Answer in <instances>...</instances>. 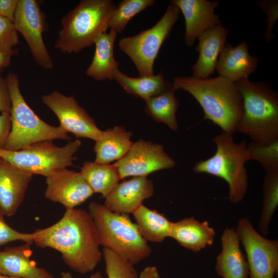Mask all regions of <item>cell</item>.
I'll use <instances>...</instances> for the list:
<instances>
[{
  "label": "cell",
  "instance_id": "1",
  "mask_svg": "<svg viewBox=\"0 0 278 278\" xmlns=\"http://www.w3.org/2000/svg\"><path fill=\"white\" fill-rule=\"evenodd\" d=\"M32 234L37 247L57 250L64 263L79 274L93 271L101 259L95 223L89 212L83 209H67L58 222Z\"/></svg>",
  "mask_w": 278,
  "mask_h": 278
},
{
  "label": "cell",
  "instance_id": "2",
  "mask_svg": "<svg viewBox=\"0 0 278 278\" xmlns=\"http://www.w3.org/2000/svg\"><path fill=\"white\" fill-rule=\"evenodd\" d=\"M172 86L190 93L202 107L204 119L218 126L223 132L232 134L243 112V99L235 82L220 76L199 78L177 76Z\"/></svg>",
  "mask_w": 278,
  "mask_h": 278
},
{
  "label": "cell",
  "instance_id": "3",
  "mask_svg": "<svg viewBox=\"0 0 278 278\" xmlns=\"http://www.w3.org/2000/svg\"><path fill=\"white\" fill-rule=\"evenodd\" d=\"M243 99L237 131L259 145L278 140V94L268 84L248 77L235 82Z\"/></svg>",
  "mask_w": 278,
  "mask_h": 278
},
{
  "label": "cell",
  "instance_id": "4",
  "mask_svg": "<svg viewBox=\"0 0 278 278\" xmlns=\"http://www.w3.org/2000/svg\"><path fill=\"white\" fill-rule=\"evenodd\" d=\"M111 0H81L62 19L54 48L71 54L94 44L106 32L116 8Z\"/></svg>",
  "mask_w": 278,
  "mask_h": 278
},
{
  "label": "cell",
  "instance_id": "5",
  "mask_svg": "<svg viewBox=\"0 0 278 278\" xmlns=\"http://www.w3.org/2000/svg\"><path fill=\"white\" fill-rule=\"evenodd\" d=\"M88 208L103 248L134 265L150 255L152 251L150 246L141 235L129 215L112 212L95 201L90 203Z\"/></svg>",
  "mask_w": 278,
  "mask_h": 278
},
{
  "label": "cell",
  "instance_id": "6",
  "mask_svg": "<svg viewBox=\"0 0 278 278\" xmlns=\"http://www.w3.org/2000/svg\"><path fill=\"white\" fill-rule=\"evenodd\" d=\"M213 141L216 145L215 154L196 163L193 169L225 180L229 187V201L237 204L243 200L248 189V175L245 167L249 161L247 144L245 141L235 143L232 134L223 132L216 135Z\"/></svg>",
  "mask_w": 278,
  "mask_h": 278
},
{
  "label": "cell",
  "instance_id": "7",
  "mask_svg": "<svg viewBox=\"0 0 278 278\" xmlns=\"http://www.w3.org/2000/svg\"><path fill=\"white\" fill-rule=\"evenodd\" d=\"M6 78L11 99V130L4 149L17 151L37 142L56 139L70 141L67 133L42 120L29 107L20 91L15 73L9 72Z\"/></svg>",
  "mask_w": 278,
  "mask_h": 278
},
{
  "label": "cell",
  "instance_id": "8",
  "mask_svg": "<svg viewBox=\"0 0 278 278\" xmlns=\"http://www.w3.org/2000/svg\"><path fill=\"white\" fill-rule=\"evenodd\" d=\"M81 144L79 140L69 141L63 147L54 145L51 141H42L17 151L0 149V158L24 172L47 177L60 169L73 165L77 159L73 155Z\"/></svg>",
  "mask_w": 278,
  "mask_h": 278
},
{
  "label": "cell",
  "instance_id": "9",
  "mask_svg": "<svg viewBox=\"0 0 278 278\" xmlns=\"http://www.w3.org/2000/svg\"><path fill=\"white\" fill-rule=\"evenodd\" d=\"M180 12L177 6L170 4L153 27L119 41V48L133 61L140 76L154 75V61L162 44L177 22Z\"/></svg>",
  "mask_w": 278,
  "mask_h": 278
},
{
  "label": "cell",
  "instance_id": "10",
  "mask_svg": "<svg viewBox=\"0 0 278 278\" xmlns=\"http://www.w3.org/2000/svg\"><path fill=\"white\" fill-rule=\"evenodd\" d=\"M246 253L249 278H274L278 271V241L262 235L247 217L235 229Z\"/></svg>",
  "mask_w": 278,
  "mask_h": 278
},
{
  "label": "cell",
  "instance_id": "11",
  "mask_svg": "<svg viewBox=\"0 0 278 278\" xmlns=\"http://www.w3.org/2000/svg\"><path fill=\"white\" fill-rule=\"evenodd\" d=\"M13 24L28 45L36 63L50 70L54 63L43 38L45 23L43 14L35 0H19Z\"/></svg>",
  "mask_w": 278,
  "mask_h": 278
},
{
  "label": "cell",
  "instance_id": "12",
  "mask_svg": "<svg viewBox=\"0 0 278 278\" xmlns=\"http://www.w3.org/2000/svg\"><path fill=\"white\" fill-rule=\"evenodd\" d=\"M44 104L57 116L59 127L76 138H88L95 142L100 139L102 131L73 96H67L54 91L42 97Z\"/></svg>",
  "mask_w": 278,
  "mask_h": 278
},
{
  "label": "cell",
  "instance_id": "13",
  "mask_svg": "<svg viewBox=\"0 0 278 278\" xmlns=\"http://www.w3.org/2000/svg\"><path fill=\"white\" fill-rule=\"evenodd\" d=\"M114 165L123 179L129 176L147 177L153 172L173 168L176 162L162 145L142 138L133 142L127 154Z\"/></svg>",
  "mask_w": 278,
  "mask_h": 278
},
{
  "label": "cell",
  "instance_id": "14",
  "mask_svg": "<svg viewBox=\"0 0 278 278\" xmlns=\"http://www.w3.org/2000/svg\"><path fill=\"white\" fill-rule=\"evenodd\" d=\"M45 197L65 206L66 210L75 208L84 203L94 193L79 172L60 169L46 179Z\"/></svg>",
  "mask_w": 278,
  "mask_h": 278
},
{
  "label": "cell",
  "instance_id": "15",
  "mask_svg": "<svg viewBox=\"0 0 278 278\" xmlns=\"http://www.w3.org/2000/svg\"><path fill=\"white\" fill-rule=\"evenodd\" d=\"M154 194L151 180L136 176L118 183L105 198L103 205L110 211L129 215L143 205L144 200Z\"/></svg>",
  "mask_w": 278,
  "mask_h": 278
},
{
  "label": "cell",
  "instance_id": "16",
  "mask_svg": "<svg viewBox=\"0 0 278 278\" xmlns=\"http://www.w3.org/2000/svg\"><path fill=\"white\" fill-rule=\"evenodd\" d=\"M171 5L177 6L185 20V44L192 46L197 37L205 30L221 23L215 9L219 2L207 0H172Z\"/></svg>",
  "mask_w": 278,
  "mask_h": 278
},
{
  "label": "cell",
  "instance_id": "17",
  "mask_svg": "<svg viewBox=\"0 0 278 278\" xmlns=\"http://www.w3.org/2000/svg\"><path fill=\"white\" fill-rule=\"evenodd\" d=\"M32 175L0 158V209L4 215L15 214L21 205Z\"/></svg>",
  "mask_w": 278,
  "mask_h": 278
},
{
  "label": "cell",
  "instance_id": "18",
  "mask_svg": "<svg viewBox=\"0 0 278 278\" xmlns=\"http://www.w3.org/2000/svg\"><path fill=\"white\" fill-rule=\"evenodd\" d=\"M228 34V29L219 23L197 37L198 44L196 50L199 53V57L192 67L193 76L206 78L214 74L219 55L226 44Z\"/></svg>",
  "mask_w": 278,
  "mask_h": 278
},
{
  "label": "cell",
  "instance_id": "19",
  "mask_svg": "<svg viewBox=\"0 0 278 278\" xmlns=\"http://www.w3.org/2000/svg\"><path fill=\"white\" fill-rule=\"evenodd\" d=\"M240 240L234 228L227 227L221 237V250L217 255L215 267L222 278H248L249 270Z\"/></svg>",
  "mask_w": 278,
  "mask_h": 278
},
{
  "label": "cell",
  "instance_id": "20",
  "mask_svg": "<svg viewBox=\"0 0 278 278\" xmlns=\"http://www.w3.org/2000/svg\"><path fill=\"white\" fill-rule=\"evenodd\" d=\"M30 245L25 243L0 251V275L16 278H56L30 259Z\"/></svg>",
  "mask_w": 278,
  "mask_h": 278
},
{
  "label": "cell",
  "instance_id": "21",
  "mask_svg": "<svg viewBox=\"0 0 278 278\" xmlns=\"http://www.w3.org/2000/svg\"><path fill=\"white\" fill-rule=\"evenodd\" d=\"M258 63V58L249 54L246 43L236 46L226 43L218 57L216 71L219 76L235 82L253 73Z\"/></svg>",
  "mask_w": 278,
  "mask_h": 278
},
{
  "label": "cell",
  "instance_id": "22",
  "mask_svg": "<svg viewBox=\"0 0 278 278\" xmlns=\"http://www.w3.org/2000/svg\"><path fill=\"white\" fill-rule=\"evenodd\" d=\"M216 232L207 220L202 222L194 216L172 222L169 237L174 239L182 247L198 252L213 244Z\"/></svg>",
  "mask_w": 278,
  "mask_h": 278
},
{
  "label": "cell",
  "instance_id": "23",
  "mask_svg": "<svg viewBox=\"0 0 278 278\" xmlns=\"http://www.w3.org/2000/svg\"><path fill=\"white\" fill-rule=\"evenodd\" d=\"M132 133L123 126H116L102 131L99 140L95 142L94 151L96 153L95 162L109 164L124 157L131 147Z\"/></svg>",
  "mask_w": 278,
  "mask_h": 278
},
{
  "label": "cell",
  "instance_id": "24",
  "mask_svg": "<svg viewBox=\"0 0 278 278\" xmlns=\"http://www.w3.org/2000/svg\"><path fill=\"white\" fill-rule=\"evenodd\" d=\"M117 33L112 30L105 32L96 39L92 61L85 74L96 81L113 80V72L118 68L119 63L114 58V44Z\"/></svg>",
  "mask_w": 278,
  "mask_h": 278
},
{
  "label": "cell",
  "instance_id": "25",
  "mask_svg": "<svg viewBox=\"0 0 278 278\" xmlns=\"http://www.w3.org/2000/svg\"><path fill=\"white\" fill-rule=\"evenodd\" d=\"M113 77L127 93L145 101L159 95L171 83L164 79L162 73L156 75L132 77L115 68L113 72Z\"/></svg>",
  "mask_w": 278,
  "mask_h": 278
},
{
  "label": "cell",
  "instance_id": "26",
  "mask_svg": "<svg viewBox=\"0 0 278 278\" xmlns=\"http://www.w3.org/2000/svg\"><path fill=\"white\" fill-rule=\"evenodd\" d=\"M133 215L141 235L147 242H161L169 237L172 222L164 214L143 204Z\"/></svg>",
  "mask_w": 278,
  "mask_h": 278
},
{
  "label": "cell",
  "instance_id": "27",
  "mask_svg": "<svg viewBox=\"0 0 278 278\" xmlns=\"http://www.w3.org/2000/svg\"><path fill=\"white\" fill-rule=\"evenodd\" d=\"M175 91L171 83L165 91L146 100L144 110L156 122L163 123L176 131L178 129L176 112L179 103Z\"/></svg>",
  "mask_w": 278,
  "mask_h": 278
},
{
  "label": "cell",
  "instance_id": "28",
  "mask_svg": "<svg viewBox=\"0 0 278 278\" xmlns=\"http://www.w3.org/2000/svg\"><path fill=\"white\" fill-rule=\"evenodd\" d=\"M94 193H99L105 198L120 179L113 164H101L95 162L83 163L80 172Z\"/></svg>",
  "mask_w": 278,
  "mask_h": 278
},
{
  "label": "cell",
  "instance_id": "29",
  "mask_svg": "<svg viewBox=\"0 0 278 278\" xmlns=\"http://www.w3.org/2000/svg\"><path fill=\"white\" fill-rule=\"evenodd\" d=\"M262 209L258 222L259 233L266 236L278 206V170L266 172L263 183Z\"/></svg>",
  "mask_w": 278,
  "mask_h": 278
},
{
  "label": "cell",
  "instance_id": "30",
  "mask_svg": "<svg viewBox=\"0 0 278 278\" xmlns=\"http://www.w3.org/2000/svg\"><path fill=\"white\" fill-rule=\"evenodd\" d=\"M154 0H123L116 7L109 23V28L121 33L129 22L137 13L152 6Z\"/></svg>",
  "mask_w": 278,
  "mask_h": 278
},
{
  "label": "cell",
  "instance_id": "31",
  "mask_svg": "<svg viewBox=\"0 0 278 278\" xmlns=\"http://www.w3.org/2000/svg\"><path fill=\"white\" fill-rule=\"evenodd\" d=\"M250 160L257 161L266 172L278 170V140L266 145L247 144Z\"/></svg>",
  "mask_w": 278,
  "mask_h": 278
},
{
  "label": "cell",
  "instance_id": "32",
  "mask_svg": "<svg viewBox=\"0 0 278 278\" xmlns=\"http://www.w3.org/2000/svg\"><path fill=\"white\" fill-rule=\"evenodd\" d=\"M102 255L108 278H138L134 265L129 260L104 248Z\"/></svg>",
  "mask_w": 278,
  "mask_h": 278
},
{
  "label": "cell",
  "instance_id": "33",
  "mask_svg": "<svg viewBox=\"0 0 278 278\" xmlns=\"http://www.w3.org/2000/svg\"><path fill=\"white\" fill-rule=\"evenodd\" d=\"M4 216L0 209V247L15 240H22L29 244L33 242L32 233H22L13 229L6 222Z\"/></svg>",
  "mask_w": 278,
  "mask_h": 278
},
{
  "label": "cell",
  "instance_id": "34",
  "mask_svg": "<svg viewBox=\"0 0 278 278\" xmlns=\"http://www.w3.org/2000/svg\"><path fill=\"white\" fill-rule=\"evenodd\" d=\"M18 44V32L13 22L0 16V48L11 49Z\"/></svg>",
  "mask_w": 278,
  "mask_h": 278
},
{
  "label": "cell",
  "instance_id": "35",
  "mask_svg": "<svg viewBox=\"0 0 278 278\" xmlns=\"http://www.w3.org/2000/svg\"><path fill=\"white\" fill-rule=\"evenodd\" d=\"M262 10L266 14V29L265 39L267 42L274 38L273 27L278 19V1L277 0H264L258 2Z\"/></svg>",
  "mask_w": 278,
  "mask_h": 278
},
{
  "label": "cell",
  "instance_id": "36",
  "mask_svg": "<svg viewBox=\"0 0 278 278\" xmlns=\"http://www.w3.org/2000/svg\"><path fill=\"white\" fill-rule=\"evenodd\" d=\"M11 107V96L7 79L0 75V112L10 113Z\"/></svg>",
  "mask_w": 278,
  "mask_h": 278
},
{
  "label": "cell",
  "instance_id": "37",
  "mask_svg": "<svg viewBox=\"0 0 278 278\" xmlns=\"http://www.w3.org/2000/svg\"><path fill=\"white\" fill-rule=\"evenodd\" d=\"M11 130L10 113L0 115V149H4Z\"/></svg>",
  "mask_w": 278,
  "mask_h": 278
},
{
  "label": "cell",
  "instance_id": "38",
  "mask_svg": "<svg viewBox=\"0 0 278 278\" xmlns=\"http://www.w3.org/2000/svg\"><path fill=\"white\" fill-rule=\"evenodd\" d=\"M19 0H0V16L13 22Z\"/></svg>",
  "mask_w": 278,
  "mask_h": 278
},
{
  "label": "cell",
  "instance_id": "39",
  "mask_svg": "<svg viewBox=\"0 0 278 278\" xmlns=\"http://www.w3.org/2000/svg\"><path fill=\"white\" fill-rule=\"evenodd\" d=\"M16 52V50L13 48L7 49L0 48V71L10 65L11 57Z\"/></svg>",
  "mask_w": 278,
  "mask_h": 278
},
{
  "label": "cell",
  "instance_id": "40",
  "mask_svg": "<svg viewBox=\"0 0 278 278\" xmlns=\"http://www.w3.org/2000/svg\"><path fill=\"white\" fill-rule=\"evenodd\" d=\"M138 278H161V276L157 267L149 266L141 271Z\"/></svg>",
  "mask_w": 278,
  "mask_h": 278
},
{
  "label": "cell",
  "instance_id": "41",
  "mask_svg": "<svg viewBox=\"0 0 278 278\" xmlns=\"http://www.w3.org/2000/svg\"><path fill=\"white\" fill-rule=\"evenodd\" d=\"M60 278H75L72 276L70 272H62L61 273ZM89 278H103V276L101 272L97 271L92 274Z\"/></svg>",
  "mask_w": 278,
  "mask_h": 278
},
{
  "label": "cell",
  "instance_id": "42",
  "mask_svg": "<svg viewBox=\"0 0 278 278\" xmlns=\"http://www.w3.org/2000/svg\"><path fill=\"white\" fill-rule=\"evenodd\" d=\"M0 278H16V277H9L7 276L0 275Z\"/></svg>",
  "mask_w": 278,
  "mask_h": 278
}]
</instances>
